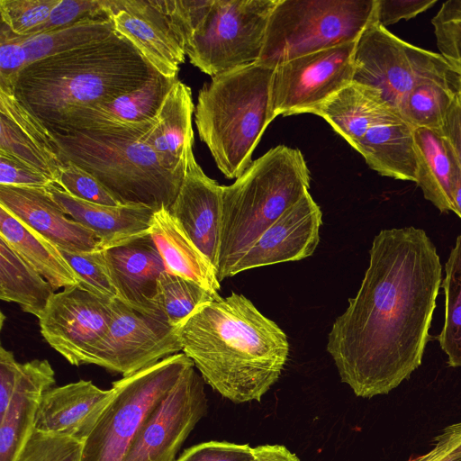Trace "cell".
Masks as SVG:
<instances>
[{
  "label": "cell",
  "mask_w": 461,
  "mask_h": 461,
  "mask_svg": "<svg viewBox=\"0 0 461 461\" xmlns=\"http://www.w3.org/2000/svg\"><path fill=\"white\" fill-rule=\"evenodd\" d=\"M0 238L55 291L78 285V277L59 249L0 206Z\"/></svg>",
  "instance_id": "obj_29"
},
{
  "label": "cell",
  "mask_w": 461,
  "mask_h": 461,
  "mask_svg": "<svg viewBox=\"0 0 461 461\" xmlns=\"http://www.w3.org/2000/svg\"><path fill=\"white\" fill-rule=\"evenodd\" d=\"M456 159V158H455ZM453 200L455 213L461 219V168L456 159L453 179Z\"/></svg>",
  "instance_id": "obj_50"
},
{
  "label": "cell",
  "mask_w": 461,
  "mask_h": 461,
  "mask_svg": "<svg viewBox=\"0 0 461 461\" xmlns=\"http://www.w3.org/2000/svg\"><path fill=\"white\" fill-rule=\"evenodd\" d=\"M84 442L33 429L14 461H81Z\"/></svg>",
  "instance_id": "obj_38"
},
{
  "label": "cell",
  "mask_w": 461,
  "mask_h": 461,
  "mask_svg": "<svg viewBox=\"0 0 461 461\" xmlns=\"http://www.w3.org/2000/svg\"><path fill=\"white\" fill-rule=\"evenodd\" d=\"M114 393L86 380L51 387L41 398L34 429L85 442Z\"/></svg>",
  "instance_id": "obj_19"
},
{
  "label": "cell",
  "mask_w": 461,
  "mask_h": 461,
  "mask_svg": "<svg viewBox=\"0 0 461 461\" xmlns=\"http://www.w3.org/2000/svg\"><path fill=\"white\" fill-rule=\"evenodd\" d=\"M441 286L445 293V320L438 339L447 364L461 367V233L445 265Z\"/></svg>",
  "instance_id": "obj_33"
},
{
  "label": "cell",
  "mask_w": 461,
  "mask_h": 461,
  "mask_svg": "<svg viewBox=\"0 0 461 461\" xmlns=\"http://www.w3.org/2000/svg\"><path fill=\"white\" fill-rule=\"evenodd\" d=\"M110 17L90 19L59 30L22 37L27 64L104 39L113 33Z\"/></svg>",
  "instance_id": "obj_31"
},
{
  "label": "cell",
  "mask_w": 461,
  "mask_h": 461,
  "mask_svg": "<svg viewBox=\"0 0 461 461\" xmlns=\"http://www.w3.org/2000/svg\"><path fill=\"white\" fill-rule=\"evenodd\" d=\"M149 233L167 272L218 294L221 282L215 267L190 240L168 209L161 208L154 212Z\"/></svg>",
  "instance_id": "obj_27"
},
{
  "label": "cell",
  "mask_w": 461,
  "mask_h": 461,
  "mask_svg": "<svg viewBox=\"0 0 461 461\" xmlns=\"http://www.w3.org/2000/svg\"><path fill=\"white\" fill-rule=\"evenodd\" d=\"M103 17H110L109 0H59L35 35Z\"/></svg>",
  "instance_id": "obj_41"
},
{
  "label": "cell",
  "mask_w": 461,
  "mask_h": 461,
  "mask_svg": "<svg viewBox=\"0 0 461 461\" xmlns=\"http://www.w3.org/2000/svg\"><path fill=\"white\" fill-rule=\"evenodd\" d=\"M177 79L158 74L111 102L76 113L52 133L128 127L150 121Z\"/></svg>",
  "instance_id": "obj_22"
},
{
  "label": "cell",
  "mask_w": 461,
  "mask_h": 461,
  "mask_svg": "<svg viewBox=\"0 0 461 461\" xmlns=\"http://www.w3.org/2000/svg\"><path fill=\"white\" fill-rule=\"evenodd\" d=\"M59 250L78 277L77 286L101 298H119L103 249L92 252Z\"/></svg>",
  "instance_id": "obj_36"
},
{
  "label": "cell",
  "mask_w": 461,
  "mask_h": 461,
  "mask_svg": "<svg viewBox=\"0 0 461 461\" xmlns=\"http://www.w3.org/2000/svg\"><path fill=\"white\" fill-rule=\"evenodd\" d=\"M279 0H212L185 42L192 65L215 77L258 62Z\"/></svg>",
  "instance_id": "obj_9"
},
{
  "label": "cell",
  "mask_w": 461,
  "mask_h": 461,
  "mask_svg": "<svg viewBox=\"0 0 461 461\" xmlns=\"http://www.w3.org/2000/svg\"><path fill=\"white\" fill-rule=\"evenodd\" d=\"M194 109L191 88L177 79L159 107L154 124L141 136L168 169L181 174H185L187 161L194 155Z\"/></svg>",
  "instance_id": "obj_24"
},
{
  "label": "cell",
  "mask_w": 461,
  "mask_h": 461,
  "mask_svg": "<svg viewBox=\"0 0 461 461\" xmlns=\"http://www.w3.org/2000/svg\"><path fill=\"white\" fill-rule=\"evenodd\" d=\"M56 383L47 359L21 363L14 394L0 417V461H14L34 429L41 398Z\"/></svg>",
  "instance_id": "obj_23"
},
{
  "label": "cell",
  "mask_w": 461,
  "mask_h": 461,
  "mask_svg": "<svg viewBox=\"0 0 461 461\" xmlns=\"http://www.w3.org/2000/svg\"><path fill=\"white\" fill-rule=\"evenodd\" d=\"M430 80L461 81V73L439 53L402 41L377 20L357 41L352 81L378 90L400 113L413 89Z\"/></svg>",
  "instance_id": "obj_10"
},
{
  "label": "cell",
  "mask_w": 461,
  "mask_h": 461,
  "mask_svg": "<svg viewBox=\"0 0 461 461\" xmlns=\"http://www.w3.org/2000/svg\"><path fill=\"white\" fill-rule=\"evenodd\" d=\"M155 117L128 127L52 133L59 160L90 173L122 204L169 210L185 174L168 169L141 140Z\"/></svg>",
  "instance_id": "obj_4"
},
{
  "label": "cell",
  "mask_w": 461,
  "mask_h": 461,
  "mask_svg": "<svg viewBox=\"0 0 461 461\" xmlns=\"http://www.w3.org/2000/svg\"><path fill=\"white\" fill-rule=\"evenodd\" d=\"M437 461H461V456H458V457H445L443 459L437 460Z\"/></svg>",
  "instance_id": "obj_51"
},
{
  "label": "cell",
  "mask_w": 461,
  "mask_h": 461,
  "mask_svg": "<svg viewBox=\"0 0 461 461\" xmlns=\"http://www.w3.org/2000/svg\"><path fill=\"white\" fill-rule=\"evenodd\" d=\"M414 127L401 113L370 128L354 148L379 175L417 181Z\"/></svg>",
  "instance_id": "obj_26"
},
{
  "label": "cell",
  "mask_w": 461,
  "mask_h": 461,
  "mask_svg": "<svg viewBox=\"0 0 461 461\" xmlns=\"http://www.w3.org/2000/svg\"><path fill=\"white\" fill-rule=\"evenodd\" d=\"M437 0H377V23L385 27L400 20H410L429 10Z\"/></svg>",
  "instance_id": "obj_45"
},
{
  "label": "cell",
  "mask_w": 461,
  "mask_h": 461,
  "mask_svg": "<svg viewBox=\"0 0 461 461\" xmlns=\"http://www.w3.org/2000/svg\"><path fill=\"white\" fill-rule=\"evenodd\" d=\"M59 0H0L1 23L13 33L30 37L45 24Z\"/></svg>",
  "instance_id": "obj_37"
},
{
  "label": "cell",
  "mask_w": 461,
  "mask_h": 461,
  "mask_svg": "<svg viewBox=\"0 0 461 461\" xmlns=\"http://www.w3.org/2000/svg\"><path fill=\"white\" fill-rule=\"evenodd\" d=\"M356 296L334 321L327 351L357 396L387 394L422 360L442 267L425 230H382Z\"/></svg>",
  "instance_id": "obj_1"
},
{
  "label": "cell",
  "mask_w": 461,
  "mask_h": 461,
  "mask_svg": "<svg viewBox=\"0 0 461 461\" xmlns=\"http://www.w3.org/2000/svg\"><path fill=\"white\" fill-rule=\"evenodd\" d=\"M53 184L39 170L0 152V185L46 188Z\"/></svg>",
  "instance_id": "obj_44"
},
{
  "label": "cell",
  "mask_w": 461,
  "mask_h": 461,
  "mask_svg": "<svg viewBox=\"0 0 461 461\" xmlns=\"http://www.w3.org/2000/svg\"><path fill=\"white\" fill-rule=\"evenodd\" d=\"M159 73L116 32L26 65L13 94L52 133L69 117L111 102Z\"/></svg>",
  "instance_id": "obj_3"
},
{
  "label": "cell",
  "mask_w": 461,
  "mask_h": 461,
  "mask_svg": "<svg viewBox=\"0 0 461 461\" xmlns=\"http://www.w3.org/2000/svg\"><path fill=\"white\" fill-rule=\"evenodd\" d=\"M26 64L27 58L22 37L13 33L1 23L0 89L12 91L16 77Z\"/></svg>",
  "instance_id": "obj_42"
},
{
  "label": "cell",
  "mask_w": 461,
  "mask_h": 461,
  "mask_svg": "<svg viewBox=\"0 0 461 461\" xmlns=\"http://www.w3.org/2000/svg\"><path fill=\"white\" fill-rule=\"evenodd\" d=\"M114 31L131 42L162 76L177 78L185 59L184 41L162 0H109Z\"/></svg>",
  "instance_id": "obj_15"
},
{
  "label": "cell",
  "mask_w": 461,
  "mask_h": 461,
  "mask_svg": "<svg viewBox=\"0 0 461 461\" xmlns=\"http://www.w3.org/2000/svg\"><path fill=\"white\" fill-rule=\"evenodd\" d=\"M47 189L66 214L96 235L103 249L149 233L155 212L152 208L137 204L109 206L93 203L69 195L55 184Z\"/></svg>",
  "instance_id": "obj_21"
},
{
  "label": "cell",
  "mask_w": 461,
  "mask_h": 461,
  "mask_svg": "<svg viewBox=\"0 0 461 461\" xmlns=\"http://www.w3.org/2000/svg\"><path fill=\"white\" fill-rule=\"evenodd\" d=\"M357 41L301 56L275 68L271 101L276 116L313 113L350 84Z\"/></svg>",
  "instance_id": "obj_11"
},
{
  "label": "cell",
  "mask_w": 461,
  "mask_h": 461,
  "mask_svg": "<svg viewBox=\"0 0 461 461\" xmlns=\"http://www.w3.org/2000/svg\"><path fill=\"white\" fill-rule=\"evenodd\" d=\"M204 381L188 368L144 422L122 461H176V454L207 413Z\"/></svg>",
  "instance_id": "obj_13"
},
{
  "label": "cell",
  "mask_w": 461,
  "mask_h": 461,
  "mask_svg": "<svg viewBox=\"0 0 461 461\" xmlns=\"http://www.w3.org/2000/svg\"><path fill=\"white\" fill-rule=\"evenodd\" d=\"M253 456L250 461H300V459L285 446L262 445L252 447Z\"/></svg>",
  "instance_id": "obj_49"
},
{
  "label": "cell",
  "mask_w": 461,
  "mask_h": 461,
  "mask_svg": "<svg viewBox=\"0 0 461 461\" xmlns=\"http://www.w3.org/2000/svg\"><path fill=\"white\" fill-rule=\"evenodd\" d=\"M442 133L450 145L454 156L461 168V94L452 99L446 114Z\"/></svg>",
  "instance_id": "obj_48"
},
{
  "label": "cell",
  "mask_w": 461,
  "mask_h": 461,
  "mask_svg": "<svg viewBox=\"0 0 461 461\" xmlns=\"http://www.w3.org/2000/svg\"><path fill=\"white\" fill-rule=\"evenodd\" d=\"M56 293L50 284L0 238V299L38 319Z\"/></svg>",
  "instance_id": "obj_30"
},
{
  "label": "cell",
  "mask_w": 461,
  "mask_h": 461,
  "mask_svg": "<svg viewBox=\"0 0 461 461\" xmlns=\"http://www.w3.org/2000/svg\"><path fill=\"white\" fill-rule=\"evenodd\" d=\"M417 185L425 199L441 212H455L453 179L455 156L442 131L414 128Z\"/></svg>",
  "instance_id": "obj_28"
},
{
  "label": "cell",
  "mask_w": 461,
  "mask_h": 461,
  "mask_svg": "<svg viewBox=\"0 0 461 461\" xmlns=\"http://www.w3.org/2000/svg\"><path fill=\"white\" fill-rule=\"evenodd\" d=\"M112 303L78 286L65 288L39 318L41 334L72 366L95 365L113 320Z\"/></svg>",
  "instance_id": "obj_12"
},
{
  "label": "cell",
  "mask_w": 461,
  "mask_h": 461,
  "mask_svg": "<svg viewBox=\"0 0 461 461\" xmlns=\"http://www.w3.org/2000/svg\"><path fill=\"white\" fill-rule=\"evenodd\" d=\"M321 224V210L307 191L258 237L234 267L231 276L312 256L320 242Z\"/></svg>",
  "instance_id": "obj_16"
},
{
  "label": "cell",
  "mask_w": 461,
  "mask_h": 461,
  "mask_svg": "<svg viewBox=\"0 0 461 461\" xmlns=\"http://www.w3.org/2000/svg\"><path fill=\"white\" fill-rule=\"evenodd\" d=\"M439 54L461 73V0H448L432 18Z\"/></svg>",
  "instance_id": "obj_39"
},
{
  "label": "cell",
  "mask_w": 461,
  "mask_h": 461,
  "mask_svg": "<svg viewBox=\"0 0 461 461\" xmlns=\"http://www.w3.org/2000/svg\"><path fill=\"white\" fill-rule=\"evenodd\" d=\"M397 113L399 111L387 103L378 90L354 81L313 113L323 118L353 148L370 128Z\"/></svg>",
  "instance_id": "obj_25"
},
{
  "label": "cell",
  "mask_w": 461,
  "mask_h": 461,
  "mask_svg": "<svg viewBox=\"0 0 461 461\" xmlns=\"http://www.w3.org/2000/svg\"><path fill=\"white\" fill-rule=\"evenodd\" d=\"M20 364L12 351L0 348V417L14 394Z\"/></svg>",
  "instance_id": "obj_47"
},
{
  "label": "cell",
  "mask_w": 461,
  "mask_h": 461,
  "mask_svg": "<svg viewBox=\"0 0 461 461\" xmlns=\"http://www.w3.org/2000/svg\"><path fill=\"white\" fill-rule=\"evenodd\" d=\"M113 320L95 365L122 377L182 351L179 328L140 314L113 300Z\"/></svg>",
  "instance_id": "obj_14"
},
{
  "label": "cell",
  "mask_w": 461,
  "mask_h": 461,
  "mask_svg": "<svg viewBox=\"0 0 461 461\" xmlns=\"http://www.w3.org/2000/svg\"><path fill=\"white\" fill-rule=\"evenodd\" d=\"M275 68L253 63L212 77L200 89L194 122L225 177L238 178L252 163V153L273 112Z\"/></svg>",
  "instance_id": "obj_5"
},
{
  "label": "cell",
  "mask_w": 461,
  "mask_h": 461,
  "mask_svg": "<svg viewBox=\"0 0 461 461\" xmlns=\"http://www.w3.org/2000/svg\"><path fill=\"white\" fill-rule=\"evenodd\" d=\"M0 152L39 170L55 184L62 163L45 151L32 138L0 113Z\"/></svg>",
  "instance_id": "obj_35"
},
{
  "label": "cell",
  "mask_w": 461,
  "mask_h": 461,
  "mask_svg": "<svg viewBox=\"0 0 461 461\" xmlns=\"http://www.w3.org/2000/svg\"><path fill=\"white\" fill-rule=\"evenodd\" d=\"M194 366L177 353L113 382L114 395L84 442L81 461H122L149 416Z\"/></svg>",
  "instance_id": "obj_8"
},
{
  "label": "cell",
  "mask_w": 461,
  "mask_h": 461,
  "mask_svg": "<svg viewBox=\"0 0 461 461\" xmlns=\"http://www.w3.org/2000/svg\"><path fill=\"white\" fill-rule=\"evenodd\" d=\"M103 250L118 299L137 312L165 322L155 298L158 277L166 270L149 233Z\"/></svg>",
  "instance_id": "obj_20"
},
{
  "label": "cell",
  "mask_w": 461,
  "mask_h": 461,
  "mask_svg": "<svg viewBox=\"0 0 461 461\" xmlns=\"http://www.w3.org/2000/svg\"><path fill=\"white\" fill-rule=\"evenodd\" d=\"M55 185L69 195L93 203L122 205L94 176L77 165L61 162Z\"/></svg>",
  "instance_id": "obj_40"
},
{
  "label": "cell",
  "mask_w": 461,
  "mask_h": 461,
  "mask_svg": "<svg viewBox=\"0 0 461 461\" xmlns=\"http://www.w3.org/2000/svg\"><path fill=\"white\" fill-rule=\"evenodd\" d=\"M179 338L203 381L235 403L260 402L289 354L285 333L236 293L198 307L179 327Z\"/></svg>",
  "instance_id": "obj_2"
},
{
  "label": "cell",
  "mask_w": 461,
  "mask_h": 461,
  "mask_svg": "<svg viewBox=\"0 0 461 461\" xmlns=\"http://www.w3.org/2000/svg\"><path fill=\"white\" fill-rule=\"evenodd\" d=\"M460 87L461 81L424 82L409 95L401 114L414 128L442 131L448 107Z\"/></svg>",
  "instance_id": "obj_34"
},
{
  "label": "cell",
  "mask_w": 461,
  "mask_h": 461,
  "mask_svg": "<svg viewBox=\"0 0 461 461\" xmlns=\"http://www.w3.org/2000/svg\"><path fill=\"white\" fill-rule=\"evenodd\" d=\"M198 284L163 271L158 280L156 307L168 325L179 328L202 304L219 298Z\"/></svg>",
  "instance_id": "obj_32"
},
{
  "label": "cell",
  "mask_w": 461,
  "mask_h": 461,
  "mask_svg": "<svg viewBox=\"0 0 461 461\" xmlns=\"http://www.w3.org/2000/svg\"><path fill=\"white\" fill-rule=\"evenodd\" d=\"M169 212L216 269L222 223V185L204 174L194 155L187 161Z\"/></svg>",
  "instance_id": "obj_18"
},
{
  "label": "cell",
  "mask_w": 461,
  "mask_h": 461,
  "mask_svg": "<svg viewBox=\"0 0 461 461\" xmlns=\"http://www.w3.org/2000/svg\"><path fill=\"white\" fill-rule=\"evenodd\" d=\"M434 439L430 451L409 461H437L461 456V422L447 426Z\"/></svg>",
  "instance_id": "obj_46"
},
{
  "label": "cell",
  "mask_w": 461,
  "mask_h": 461,
  "mask_svg": "<svg viewBox=\"0 0 461 461\" xmlns=\"http://www.w3.org/2000/svg\"><path fill=\"white\" fill-rule=\"evenodd\" d=\"M377 0H279L258 63L276 68L295 58L357 41L376 19Z\"/></svg>",
  "instance_id": "obj_7"
},
{
  "label": "cell",
  "mask_w": 461,
  "mask_h": 461,
  "mask_svg": "<svg viewBox=\"0 0 461 461\" xmlns=\"http://www.w3.org/2000/svg\"><path fill=\"white\" fill-rule=\"evenodd\" d=\"M0 206L59 249L73 252L103 249L96 235L66 214L47 187L0 185Z\"/></svg>",
  "instance_id": "obj_17"
},
{
  "label": "cell",
  "mask_w": 461,
  "mask_h": 461,
  "mask_svg": "<svg viewBox=\"0 0 461 461\" xmlns=\"http://www.w3.org/2000/svg\"><path fill=\"white\" fill-rule=\"evenodd\" d=\"M460 94H461V87H460Z\"/></svg>",
  "instance_id": "obj_52"
},
{
  "label": "cell",
  "mask_w": 461,
  "mask_h": 461,
  "mask_svg": "<svg viewBox=\"0 0 461 461\" xmlns=\"http://www.w3.org/2000/svg\"><path fill=\"white\" fill-rule=\"evenodd\" d=\"M252 456L247 444L208 441L185 449L176 461H250Z\"/></svg>",
  "instance_id": "obj_43"
},
{
  "label": "cell",
  "mask_w": 461,
  "mask_h": 461,
  "mask_svg": "<svg viewBox=\"0 0 461 461\" xmlns=\"http://www.w3.org/2000/svg\"><path fill=\"white\" fill-rule=\"evenodd\" d=\"M311 174L300 149L276 146L230 185H222V223L217 265L220 282L258 237L309 190Z\"/></svg>",
  "instance_id": "obj_6"
}]
</instances>
